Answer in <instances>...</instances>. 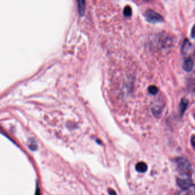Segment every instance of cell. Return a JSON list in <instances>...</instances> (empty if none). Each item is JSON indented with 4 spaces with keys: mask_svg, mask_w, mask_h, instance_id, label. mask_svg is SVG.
<instances>
[{
    "mask_svg": "<svg viewBox=\"0 0 195 195\" xmlns=\"http://www.w3.org/2000/svg\"><path fill=\"white\" fill-rule=\"evenodd\" d=\"M177 169L181 175H185L190 177L192 173V167L190 162L186 158L179 157L175 160Z\"/></svg>",
    "mask_w": 195,
    "mask_h": 195,
    "instance_id": "cell-1",
    "label": "cell"
},
{
    "mask_svg": "<svg viewBox=\"0 0 195 195\" xmlns=\"http://www.w3.org/2000/svg\"><path fill=\"white\" fill-rule=\"evenodd\" d=\"M144 16L148 22L151 24H156L164 21V18L162 15L153 10L148 9Z\"/></svg>",
    "mask_w": 195,
    "mask_h": 195,
    "instance_id": "cell-2",
    "label": "cell"
},
{
    "mask_svg": "<svg viewBox=\"0 0 195 195\" xmlns=\"http://www.w3.org/2000/svg\"><path fill=\"white\" fill-rule=\"evenodd\" d=\"M177 184L183 190H186L193 186V183L190 177L186 178H177Z\"/></svg>",
    "mask_w": 195,
    "mask_h": 195,
    "instance_id": "cell-3",
    "label": "cell"
},
{
    "mask_svg": "<svg viewBox=\"0 0 195 195\" xmlns=\"http://www.w3.org/2000/svg\"><path fill=\"white\" fill-rule=\"evenodd\" d=\"M194 66V63L193 60L190 57L186 58L183 63V68L185 71L190 72L191 71Z\"/></svg>",
    "mask_w": 195,
    "mask_h": 195,
    "instance_id": "cell-4",
    "label": "cell"
},
{
    "mask_svg": "<svg viewBox=\"0 0 195 195\" xmlns=\"http://www.w3.org/2000/svg\"><path fill=\"white\" fill-rule=\"evenodd\" d=\"M189 103V101L186 98H182L180 103V114L182 116L186 111Z\"/></svg>",
    "mask_w": 195,
    "mask_h": 195,
    "instance_id": "cell-5",
    "label": "cell"
},
{
    "mask_svg": "<svg viewBox=\"0 0 195 195\" xmlns=\"http://www.w3.org/2000/svg\"><path fill=\"white\" fill-rule=\"evenodd\" d=\"M191 47H192V45L190 42V41L188 39H185L181 48L182 54H186V53H188L189 50H190Z\"/></svg>",
    "mask_w": 195,
    "mask_h": 195,
    "instance_id": "cell-6",
    "label": "cell"
},
{
    "mask_svg": "<svg viewBox=\"0 0 195 195\" xmlns=\"http://www.w3.org/2000/svg\"><path fill=\"white\" fill-rule=\"evenodd\" d=\"M148 166L146 163L144 162H139L136 165V169L140 173H144L147 171Z\"/></svg>",
    "mask_w": 195,
    "mask_h": 195,
    "instance_id": "cell-7",
    "label": "cell"
},
{
    "mask_svg": "<svg viewBox=\"0 0 195 195\" xmlns=\"http://www.w3.org/2000/svg\"><path fill=\"white\" fill-rule=\"evenodd\" d=\"M158 88L155 85L149 86L148 88V92L152 95H156L158 93Z\"/></svg>",
    "mask_w": 195,
    "mask_h": 195,
    "instance_id": "cell-8",
    "label": "cell"
},
{
    "mask_svg": "<svg viewBox=\"0 0 195 195\" xmlns=\"http://www.w3.org/2000/svg\"><path fill=\"white\" fill-rule=\"evenodd\" d=\"M123 13H124V16H125L127 17L131 16L132 15V13L131 8L129 6H125V8H124Z\"/></svg>",
    "mask_w": 195,
    "mask_h": 195,
    "instance_id": "cell-9",
    "label": "cell"
},
{
    "mask_svg": "<svg viewBox=\"0 0 195 195\" xmlns=\"http://www.w3.org/2000/svg\"><path fill=\"white\" fill-rule=\"evenodd\" d=\"M78 8H79V12L80 14H83L84 12V8H85V1H78Z\"/></svg>",
    "mask_w": 195,
    "mask_h": 195,
    "instance_id": "cell-10",
    "label": "cell"
},
{
    "mask_svg": "<svg viewBox=\"0 0 195 195\" xmlns=\"http://www.w3.org/2000/svg\"><path fill=\"white\" fill-rule=\"evenodd\" d=\"M191 37L192 38H195V24L191 30Z\"/></svg>",
    "mask_w": 195,
    "mask_h": 195,
    "instance_id": "cell-11",
    "label": "cell"
},
{
    "mask_svg": "<svg viewBox=\"0 0 195 195\" xmlns=\"http://www.w3.org/2000/svg\"><path fill=\"white\" fill-rule=\"evenodd\" d=\"M29 148H30V149L31 150H33V151H34V150H36V149H37L36 145L35 144H33V143H32V144H30V145L29 146Z\"/></svg>",
    "mask_w": 195,
    "mask_h": 195,
    "instance_id": "cell-12",
    "label": "cell"
},
{
    "mask_svg": "<svg viewBox=\"0 0 195 195\" xmlns=\"http://www.w3.org/2000/svg\"><path fill=\"white\" fill-rule=\"evenodd\" d=\"M191 144L193 147L195 148V136H192L191 138Z\"/></svg>",
    "mask_w": 195,
    "mask_h": 195,
    "instance_id": "cell-13",
    "label": "cell"
},
{
    "mask_svg": "<svg viewBox=\"0 0 195 195\" xmlns=\"http://www.w3.org/2000/svg\"><path fill=\"white\" fill-rule=\"evenodd\" d=\"M108 192H109L110 195H116V192L114 190H112V189H110L108 190Z\"/></svg>",
    "mask_w": 195,
    "mask_h": 195,
    "instance_id": "cell-14",
    "label": "cell"
},
{
    "mask_svg": "<svg viewBox=\"0 0 195 195\" xmlns=\"http://www.w3.org/2000/svg\"><path fill=\"white\" fill-rule=\"evenodd\" d=\"M36 195H40V191H39L38 190H37L36 191Z\"/></svg>",
    "mask_w": 195,
    "mask_h": 195,
    "instance_id": "cell-15",
    "label": "cell"
},
{
    "mask_svg": "<svg viewBox=\"0 0 195 195\" xmlns=\"http://www.w3.org/2000/svg\"></svg>",
    "mask_w": 195,
    "mask_h": 195,
    "instance_id": "cell-16",
    "label": "cell"
}]
</instances>
